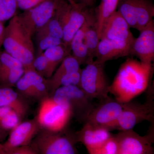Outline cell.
<instances>
[{
    "mask_svg": "<svg viewBox=\"0 0 154 154\" xmlns=\"http://www.w3.org/2000/svg\"><path fill=\"white\" fill-rule=\"evenodd\" d=\"M12 110L11 107L8 106L0 107V121Z\"/></svg>",
    "mask_w": 154,
    "mask_h": 154,
    "instance_id": "cell-36",
    "label": "cell"
},
{
    "mask_svg": "<svg viewBox=\"0 0 154 154\" xmlns=\"http://www.w3.org/2000/svg\"><path fill=\"white\" fill-rule=\"evenodd\" d=\"M22 118L19 114L12 110L0 121V126L6 131H11L21 122Z\"/></svg>",
    "mask_w": 154,
    "mask_h": 154,
    "instance_id": "cell-33",
    "label": "cell"
},
{
    "mask_svg": "<svg viewBox=\"0 0 154 154\" xmlns=\"http://www.w3.org/2000/svg\"><path fill=\"white\" fill-rule=\"evenodd\" d=\"M41 130L36 117L20 122L10 131L8 140L4 143H1V145L5 152L6 150L16 147L30 145L34 138Z\"/></svg>",
    "mask_w": 154,
    "mask_h": 154,
    "instance_id": "cell-13",
    "label": "cell"
},
{
    "mask_svg": "<svg viewBox=\"0 0 154 154\" xmlns=\"http://www.w3.org/2000/svg\"><path fill=\"white\" fill-rule=\"evenodd\" d=\"M8 131H6L0 126V142L2 141L5 139L8 134Z\"/></svg>",
    "mask_w": 154,
    "mask_h": 154,
    "instance_id": "cell-39",
    "label": "cell"
},
{
    "mask_svg": "<svg viewBox=\"0 0 154 154\" xmlns=\"http://www.w3.org/2000/svg\"><path fill=\"white\" fill-rule=\"evenodd\" d=\"M81 71L82 69L77 71L69 73L62 77L58 82L56 90L60 87L66 86H75L80 87Z\"/></svg>",
    "mask_w": 154,
    "mask_h": 154,
    "instance_id": "cell-32",
    "label": "cell"
},
{
    "mask_svg": "<svg viewBox=\"0 0 154 154\" xmlns=\"http://www.w3.org/2000/svg\"><path fill=\"white\" fill-rule=\"evenodd\" d=\"M0 154H5V152L4 150L3 149L1 143H0Z\"/></svg>",
    "mask_w": 154,
    "mask_h": 154,
    "instance_id": "cell-40",
    "label": "cell"
},
{
    "mask_svg": "<svg viewBox=\"0 0 154 154\" xmlns=\"http://www.w3.org/2000/svg\"><path fill=\"white\" fill-rule=\"evenodd\" d=\"M66 128L57 132L41 130L30 146L37 154L78 153L74 133L68 131Z\"/></svg>",
    "mask_w": 154,
    "mask_h": 154,
    "instance_id": "cell-3",
    "label": "cell"
},
{
    "mask_svg": "<svg viewBox=\"0 0 154 154\" xmlns=\"http://www.w3.org/2000/svg\"><path fill=\"white\" fill-rule=\"evenodd\" d=\"M11 107L22 119L28 111L26 99L11 87L0 85V107Z\"/></svg>",
    "mask_w": 154,
    "mask_h": 154,
    "instance_id": "cell-19",
    "label": "cell"
},
{
    "mask_svg": "<svg viewBox=\"0 0 154 154\" xmlns=\"http://www.w3.org/2000/svg\"><path fill=\"white\" fill-rule=\"evenodd\" d=\"M23 67L20 61L6 51L0 53V75L16 68Z\"/></svg>",
    "mask_w": 154,
    "mask_h": 154,
    "instance_id": "cell-28",
    "label": "cell"
},
{
    "mask_svg": "<svg viewBox=\"0 0 154 154\" xmlns=\"http://www.w3.org/2000/svg\"><path fill=\"white\" fill-rule=\"evenodd\" d=\"M33 66L38 74L45 79H49L53 74L49 61L43 53L35 57L33 61Z\"/></svg>",
    "mask_w": 154,
    "mask_h": 154,
    "instance_id": "cell-26",
    "label": "cell"
},
{
    "mask_svg": "<svg viewBox=\"0 0 154 154\" xmlns=\"http://www.w3.org/2000/svg\"><path fill=\"white\" fill-rule=\"evenodd\" d=\"M114 135L119 146V154L154 153V123H150L144 136L140 135L133 129L120 131Z\"/></svg>",
    "mask_w": 154,
    "mask_h": 154,
    "instance_id": "cell-10",
    "label": "cell"
},
{
    "mask_svg": "<svg viewBox=\"0 0 154 154\" xmlns=\"http://www.w3.org/2000/svg\"><path fill=\"white\" fill-rule=\"evenodd\" d=\"M131 45V56H135L141 62L153 63L154 60V22L153 19L140 31Z\"/></svg>",
    "mask_w": 154,
    "mask_h": 154,
    "instance_id": "cell-14",
    "label": "cell"
},
{
    "mask_svg": "<svg viewBox=\"0 0 154 154\" xmlns=\"http://www.w3.org/2000/svg\"><path fill=\"white\" fill-rule=\"evenodd\" d=\"M44 0H17L18 7L23 11L28 10L41 3Z\"/></svg>",
    "mask_w": 154,
    "mask_h": 154,
    "instance_id": "cell-35",
    "label": "cell"
},
{
    "mask_svg": "<svg viewBox=\"0 0 154 154\" xmlns=\"http://www.w3.org/2000/svg\"><path fill=\"white\" fill-rule=\"evenodd\" d=\"M71 46L64 43L48 48L43 53L48 60L51 69L54 73L63 60L68 56L71 54Z\"/></svg>",
    "mask_w": 154,
    "mask_h": 154,
    "instance_id": "cell-22",
    "label": "cell"
},
{
    "mask_svg": "<svg viewBox=\"0 0 154 154\" xmlns=\"http://www.w3.org/2000/svg\"><path fill=\"white\" fill-rule=\"evenodd\" d=\"M67 2H68L69 3L71 4H74L75 3L77 2L76 0H66Z\"/></svg>",
    "mask_w": 154,
    "mask_h": 154,
    "instance_id": "cell-41",
    "label": "cell"
},
{
    "mask_svg": "<svg viewBox=\"0 0 154 154\" xmlns=\"http://www.w3.org/2000/svg\"><path fill=\"white\" fill-rule=\"evenodd\" d=\"M79 2L85 4L89 7H92L96 2V0H79Z\"/></svg>",
    "mask_w": 154,
    "mask_h": 154,
    "instance_id": "cell-38",
    "label": "cell"
},
{
    "mask_svg": "<svg viewBox=\"0 0 154 154\" xmlns=\"http://www.w3.org/2000/svg\"><path fill=\"white\" fill-rule=\"evenodd\" d=\"M32 37L18 15L11 18L5 27L3 45L5 51L21 63L25 72L35 71L33 66L35 49Z\"/></svg>",
    "mask_w": 154,
    "mask_h": 154,
    "instance_id": "cell-2",
    "label": "cell"
},
{
    "mask_svg": "<svg viewBox=\"0 0 154 154\" xmlns=\"http://www.w3.org/2000/svg\"><path fill=\"white\" fill-rule=\"evenodd\" d=\"M62 0H44L18 15L32 36L55 14Z\"/></svg>",
    "mask_w": 154,
    "mask_h": 154,
    "instance_id": "cell-11",
    "label": "cell"
},
{
    "mask_svg": "<svg viewBox=\"0 0 154 154\" xmlns=\"http://www.w3.org/2000/svg\"><path fill=\"white\" fill-rule=\"evenodd\" d=\"M81 129L74 133L77 143H81L88 153L94 152L112 135L110 131L104 128L96 126L85 122Z\"/></svg>",
    "mask_w": 154,
    "mask_h": 154,
    "instance_id": "cell-15",
    "label": "cell"
},
{
    "mask_svg": "<svg viewBox=\"0 0 154 154\" xmlns=\"http://www.w3.org/2000/svg\"><path fill=\"white\" fill-rule=\"evenodd\" d=\"M25 72L23 67L16 68L0 75V85L12 87L16 85V83Z\"/></svg>",
    "mask_w": 154,
    "mask_h": 154,
    "instance_id": "cell-25",
    "label": "cell"
},
{
    "mask_svg": "<svg viewBox=\"0 0 154 154\" xmlns=\"http://www.w3.org/2000/svg\"><path fill=\"white\" fill-rule=\"evenodd\" d=\"M119 146L115 135H112L94 154H119Z\"/></svg>",
    "mask_w": 154,
    "mask_h": 154,
    "instance_id": "cell-31",
    "label": "cell"
},
{
    "mask_svg": "<svg viewBox=\"0 0 154 154\" xmlns=\"http://www.w3.org/2000/svg\"><path fill=\"white\" fill-rule=\"evenodd\" d=\"M72 116L68 107L48 96L40 100L35 117L41 130L57 132L66 129Z\"/></svg>",
    "mask_w": 154,
    "mask_h": 154,
    "instance_id": "cell-5",
    "label": "cell"
},
{
    "mask_svg": "<svg viewBox=\"0 0 154 154\" xmlns=\"http://www.w3.org/2000/svg\"><path fill=\"white\" fill-rule=\"evenodd\" d=\"M132 44L121 40L101 39L96 51L95 60L105 64L108 61L131 56Z\"/></svg>",
    "mask_w": 154,
    "mask_h": 154,
    "instance_id": "cell-17",
    "label": "cell"
},
{
    "mask_svg": "<svg viewBox=\"0 0 154 154\" xmlns=\"http://www.w3.org/2000/svg\"><path fill=\"white\" fill-rule=\"evenodd\" d=\"M18 8L17 0H0V22L13 18Z\"/></svg>",
    "mask_w": 154,
    "mask_h": 154,
    "instance_id": "cell-27",
    "label": "cell"
},
{
    "mask_svg": "<svg viewBox=\"0 0 154 154\" xmlns=\"http://www.w3.org/2000/svg\"><path fill=\"white\" fill-rule=\"evenodd\" d=\"M6 154H37L30 145L20 146L5 150Z\"/></svg>",
    "mask_w": 154,
    "mask_h": 154,
    "instance_id": "cell-34",
    "label": "cell"
},
{
    "mask_svg": "<svg viewBox=\"0 0 154 154\" xmlns=\"http://www.w3.org/2000/svg\"><path fill=\"white\" fill-rule=\"evenodd\" d=\"M81 66L76 59L72 54L66 57L57 67L51 77L47 79L49 96H51L54 93L58 82L62 77L69 73L80 70L82 69Z\"/></svg>",
    "mask_w": 154,
    "mask_h": 154,
    "instance_id": "cell-20",
    "label": "cell"
},
{
    "mask_svg": "<svg viewBox=\"0 0 154 154\" xmlns=\"http://www.w3.org/2000/svg\"><path fill=\"white\" fill-rule=\"evenodd\" d=\"M15 86L17 92L25 99H36L31 82L24 73Z\"/></svg>",
    "mask_w": 154,
    "mask_h": 154,
    "instance_id": "cell-29",
    "label": "cell"
},
{
    "mask_svg": "<svg viewBox=\"0 0 154 154\" xmlns=\"http://www.w3.org/2000/svg\"><path fill=\"white\" fill-rule=\"evenodd\" d=\"M105 64L95 60L81 71L80 88L91 99L99 101L109 97L110 84L105 71Z\"/></svg>",
    "mask_w": 154,
    "mask_h": 154,
    "instance_id": "cell-8",
    "label": "cell"
},
{
    "mask_svg": "<svg viewBox=\"0 0 154 154\" xmlns=\"http://www.w3.org/2000/svg\"><path fill=\"white\" fill-rule=\"evenodd\" d=\"M36 33V38L43 36H50L63 40V30L57 11L54 16Z\"/></svg>",
    "mask_w": 154,
    "mask_h": 154,
    "instance_id": "cell-23",
    "label": "cell"
},
{
    "mask_svg": "<svg viewBox=\"0 0 154 154\" xmlns=\"http://www.w3.org/2000/svg\"><path fill=\"white\" fill-rule=\"evenodd\" d=\"M153 72V63L128 58L122 64L110 85L109 94L122 104L130 102L146 91L152 83Z\"/></svg>",
    "mask_w": 154,
    "mask_h": 154,
    "instance_id": "cell-1",
    "label": "cell"
},
{
    "mask_svg": "<svg viewBox=\"0 0 154 154\" xmlns=\"http://www.w3.org/2000/svg\"><path fill=\"white\" fill-rule=\"evenodd\" d=\"M95 22L96 17L93 9L82 26L75 33L71 42L72 55L76 59L81 65L89 63L88 51L85 43V33L88 28Z\"/></svg>",
    "mask_w": 154,
    "mask_h": 154,
    "instance_id": "cell-18",
    "label": "cell"
},
{
    "mask_svg": "<svg viewBox=\"0 0 154 154\" xmlns=\"http://www.w3.org/2000/svg\"><path fill=\"white\" fill-rule=\"evenodd\" d=\"M100 40L95 22L88 28L85 33V43L88 51L89 63L95 60Z\"/></svg>",
    "mask_w": 154,
    "mask_h": 154,
    "instance_id": "cell-24",
    "label": "cell"
},
{
    "mask_svg": "<svg viewBox=\"0 0 154 154\" xmlns=\"http://www.w3.org/2000/svg\"><path fill=\"white\" fill-rule=\"evenodd\" d=\"M117 9L130 28L140 32L153 19L154 5L151 0H119Z\"/></svg>",
    "mask_w": 154,
    "mask_h": 154,
    "instance_id": "cell-9",
    "label": "cell"
},
{
    "mask_svg": "<svg viewBox=\"0 0 154 154\" xmlns=\"http://www.w3.org/2000/svg\"><path fill=\"white\" fill-rule=\"evenodd\" d=\"M119 0H100L99 5L94 9L96 26L100 39L103 25L107 19L116 11Z\"/></svg>",
    "mask_w": 154,
    "mask_h": 154,
    "instance_id": "cell-21",
    "label": "cell"
},
{
    "mask_svg": "<svg viewBox=\"0 0 154 154\" xmlns=\"http://www.w3.org/2000/svg\"><path fill=\"white\" fill-rule=\"evenodd\" d=\"M56 102L69 107L72 116L81 123H84L95 106L91 99L79 87H60L51 95Z\"/></svg>",
    "mask_w": 154,
    "mask_h": 154,
    "instance_id": "cell-6",
    "label": "cell"
},
{
    "mask_svg": "<svg viewBox=\"0 0 154 154\" xmlns=\"http://www.w3.org/2000/svg\"><path fill=\"white\" fill-rule=\"evenodd\" d=\"M143 103L131 101L123 103L122 111L113 130L133 129L138 123L147 121L154 123V91L152 83L147 89Z\"/></svg>",
    "mask_w": 154,
    "mask_h": 154,
    "instance_id": "cell-4",
    "label": "cell"
},
{
    "mask_svg": "<svg viewBox=\"0 0 154 154\" xmlns=\"http://www.w3.org/2000/svg\"><path fill=\"white\" fill-rule=\"evenodd\" d=\"M5 29V27L4 26L3 22H0V53L2 51L1 48L3 45Z\"/></svg>",
    "mask_w": 154,
    "mask_h": 154,
    "instance_id": "cell-37",
    "label": "cell"
},
{
    "mask_svg": "<svg viewBox=\"0 0 154 154\" xmlns=\"http://www.w3.org/2000/svg\"><path fill=\"white\" fill-rule=\"evenodd\" d=\"M122 107V103L109 96L94 106L85 122L113 131Z\"/></svg>",
    "mask_w": 154,
    "mask_h": 154,
    "instance_id": "cell-12",
    "label": "cell"
},
{
    "mask_svg": "<svg viewBox=\"0 0 154 154\" xmlns=\"http://www.w3.org/2000/svg\"><path fill=\"white\" fill-rule=\"evenodd\" d=\"M93 9L79 2L71 4L62 0L57 13L62 26L64 44L71 46L75 33L82 26Z\"/></svg>",
    "mask_w": 154,
    "mask_h": 154,
    "instance_id": "cell-7",
    "label": "cell"
},
{
    "mask_svg": "<svg viewBox=\"0 0 154 154\" xmlns=\"http://www.w3.org/2000/svg\"><path fill=\"white\" fill-rule=\"evenodd\" d=\"M135 38L131 31L129 25L117 11L105 21L100 36V39H114L131 43L134 41Z\"/></svg>",
    "mask_w": 154,
    "mask_h": 154,
    "instance_id": "cell-16",
    "label": "cell"
},
{
    "mask_svg": "<svg viewBox=\"0 0 154 154\" xmlns=\"http://www.w3.org/2000/svg\"><path fill=\"white\" fill-rule=\"evenodd\" d=\"M36 38L37 44V56L41 54L48 48L64 43L62 39L52 36H43Z\"/></svg>",
    "mask_w": 154,
    "mask_h": 154,
    "instance_id": "cell-30",
    "label": "cell"
}]
</instances>
